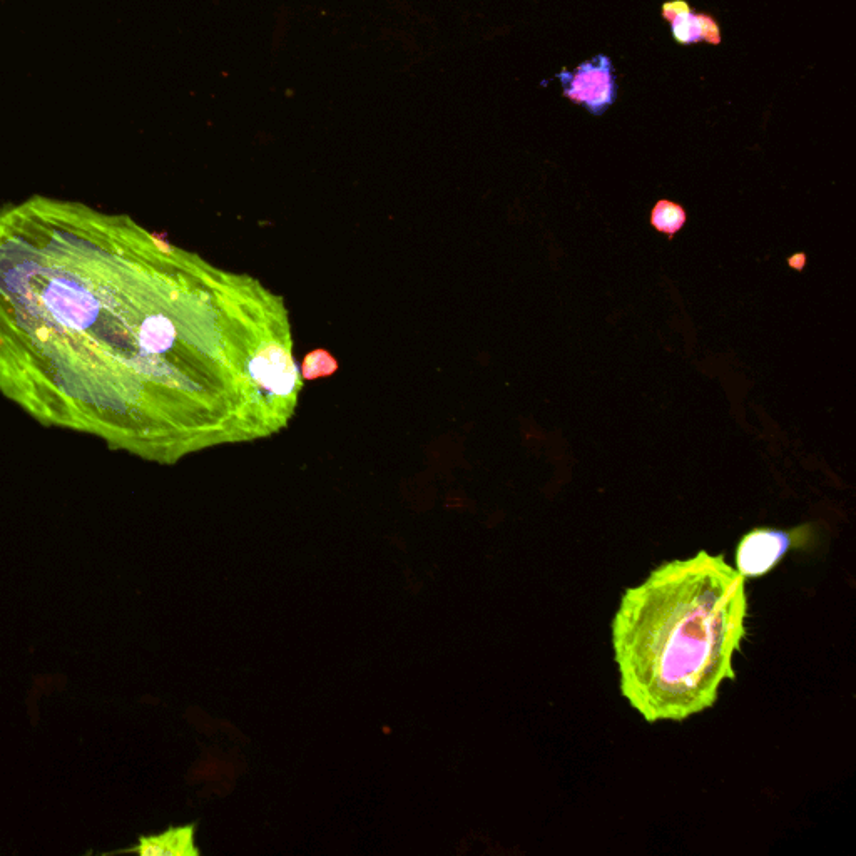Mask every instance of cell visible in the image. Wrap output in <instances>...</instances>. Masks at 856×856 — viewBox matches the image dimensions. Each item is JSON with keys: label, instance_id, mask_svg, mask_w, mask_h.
I'll use <instances>...</instances> for the list:
<instances>
[{"label": "cell", "instance_id": "4", "mask_svg": "<svg viewBox=\"0 0 856 856\" xmlns=\"http://www.w3.org/2000/svg\"><path fill=\"white\" fill-rule=\"evenodd\" d=\"M557 79H561L564 96L586 107L589 113L604 114L616 102L617 82L609 57L597 56L582 62L576 71L557 74Z\"/></svg>", "mask_w": 856, "mask_h": 856}, {"label": "cell", "instance_id": "6", "mask_svg": "<svg viewBox=\"0 0 856 856\" xmlns=\"http://www.w3.org/2000/svg\"><path fill=\"white\" fill-rule=\"evenodd\" d=\"M651 226L654 230L666 236L668 240H673L674 236L678 235L679 231L683 230L686 221H688V213L686 209L679 203L669 201V199H659L658 203L654 204L651 209Z\"/></svg>", "mask_w": 856, "mask_h": 856}, {"label": "cell", "instance_id": "8", "mask_svg": "<svg viewBox=\"0 0 856 856\" xmlns=\"http://www.w3.org/2000/svg\"><path fill=\"white\" fill-rule=\"evenodd\" d=\"M669 22H671L674 39L679 44L688 46V44H696V42L701 41L699 14H694L689 7L683 12H679L678 16H674Z\"/></svg>", "mask_w": 856, "mask_h": 856}, {"label": "cell", "instance_id": "2", "mask_svg": "<svg viewBox=\"0 0 856 856\" xmlns=\"http://www.w3.org/2000/svg\"><path fill=\"white\" fill-rule=\"evenodd\" d=\"M743 576L701 551L664 562L624 592L612 619L621 693L646 723L684 721L713 708L748 636Z\"/></svg>", "mask_w": 856, "mask_h": 856}, {"label": "cell", "instance_id": "3", "mask_svg": "<svg viewBox=\"0 0 856 856\" xmlns=\"http://www.w3.org/2000/svg\"><path fill=\"white\" fill-rule=\"evenodd\" d=\"M808 537V527H796L793 530L761 529L751 530L739 541L736 549V571L744 579H758L766 576L780 564L781 559L790 552L791 547Z\"/></svg>", "mask_w": 856, "mask_h": 856}, {"label": "cell", "instance_id": "9", "mask_svg": "<svg viewBox=\"0 0 856 856\" xmlns=\"http://www.w3.org/2000/svg\"><path fill=\"white\" fill-rule=\"evenodd\" d=\"M699 21H701V41L719 44L721 42V32H719V26L713 17L706 16V14H699Z\"/></svg>", "mask_w": 856, "mask_h": 856}, {"label": "cell", "instance_id": "5", "mask_svg": "<svg viewBox=\"0 0 856 856\" xmlns=\"http://www.w3.org/2000/svg\"><path fill=\"white\" fill-rule=\"evenodd\" d=\"M133 853L143 856H199L196 846V823L174 826L159 835L141 836Z\"/></svg>", "mask_w": 856, "mask_h": 856}, {"label": "cell", "instance_id": "11", "mask_svg": "<svg viewBox=\"0 0 856 856\" xmlns=\"http://www.w3.org/2000/svg\"><path fill=\"white\" fill-rule=\"evenodd\" d=\"M806 260H808V258H806L805 253H795V255L788 258V266L793 268V270L803 271L805 270Z\"/></svg>", "mask_w": 856, "mask_h": 856}, {"label": "cell", "instance_id": "7", "mask_svg": "<svg viewBox=\"0 0 856 856\" xmlns=\"http://www.w3.org/2000/svg\"><path fill=\"white\" fill-rule=\"evenodd\" d=\"M337 358L333 357L332 353L316 348L313 352L306 353L303 362H301V378L306 382H313L318 378L332 377L333 373L338 372Z\"/></svg>", "mask_w": 856, "mask_h": 856}, {"label": "cell", "instance_id": "10", "mask_svg": "<svg viewBox=\"0 0 856 856\" xmlns=\"http://www.w3.org/2000/svg\"><path fill=\"white\" fill-rule=\"evenodd\" d=\"M688 4L684 2V0H673V2H666L663 6V17L666 21H671L674 16H678L679 12H683L684 9H688Z\"/></svg>", "mask_w": 856, "mask_h": 856}, {"label": "cell", "instance_id": "1", "mask_svg": "<svg viewBox=\"0 0 856 856\" xmlns=\"http://www.w3.org/2000/svg\"><path fill=\"white\" fill-rule=\"evenodd\" d=\"M303 390L285 301L126 214L0 208V392L37 422L176 464L278 434Z\"/></svg>", "mask_w": 856, "mask_h": 856}]
</instances>
